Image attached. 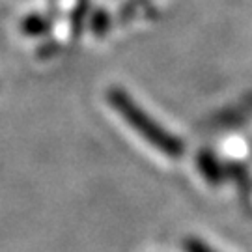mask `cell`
Listing matches in <instances>:
<instances>
[{"label":"cell","mask_w":252,"mask_h":252,"mask_svg":"<svg viewBox=\"0 0 252 252\" xmlns=\"http://www.w3.org/2000/svg\"><path fill=\"white\" fill-rule=\"evenodd\" d=\"M107 99L110 107L116 110L120 116L126 120L129 127H133L138 135L144 138L148 144H152L157 152L170 159H180L185 148L183 142L170 131H166L162 126H159L144 108L140 107L131 95H127L122 88H110L107 94Z\"/></svg>","instance_id":"cell-1"},{"label":"cell","mask_w":252,"mask_h":252,"mask_svg":"<svg viewBox=\"0 0 252 252\" xmlns=\"http://www.w3.org/2000/svg\"><path fill=\"white\" fill-rule=\"evenodd\" d=\"M198 168H200V172H202V176H204L209 183H213V185L220 183V180H222V168H220L219 161H217L209 152L200 153Z\"/></svg>","instance_id":"cell-2"},{"label":"cell","mask_w":252,"mask_h":252,"mask_svg":"<svg viewBox=\"0 0 252 252\" xmlns=\"http://www.w3.org/2000/svg\"><path fill=\"white\" fill-rule=\"evenodd\" d=\"M51 28V21L41 15H30V17L25 19L23 23V30L28 36H41V34H47Z\"/></svg>","instance_id":"cell-3"},{"label":"cell","mask_w":252,"mask_h":252,"mask_svg":"<svg viewBox=\"0 0 252 252\" xmlns=\"http://www.w3.org/2000/svg\"><path fill=\"white\" fill-rule=\"evenodd\" d=\"M90 25L95 36H105V32H107L108 27H110V17H108V13L105 9H99V11L94 13Z\"/></svg>","instance_id":"cell-4"},{"label":"cell","mask_w":252,"mask_h":252,"mask_svg":"<svg viewBox=\"0 0 252 252\" xmlns=\"http://www.w3.org/2000/svg\"><path fill=\"white\" fill-rule=\"evenodd\" d=\"M86 9H88V4L86 2H81L77 9L73 11L71 17V27H73V34H81L82 23H84V17H86Z\"/></svg>","instance_id":"cell-5"},{"label":"cell","mask_w":252,"mask_h":252,"mask_svg":"<svg viewBox=\"0 0 252 252\" xmlns=\"http://www.w3.org/2000/svg\"><path fill=\"white\" fill-rule=\"evenodd\" d=\"M144 4H148V0H129L126 6L120 9V17H122V21H129V19H133L136 11L142 8Z\"/></svg>","instance_id":"cell-6"},{"label":"cell","mask_w":252,"mask_h":252,"mask_svg":"<svg viewBox=\"0 0 252 252\" xmlns=\"http://www.w3.org/2000/svg\"><path fill=\"white\" fill-rule=\"evenodd\" d=\"M183 249H185V252H215L211 247H207V245H204L200 239H194V237L185 239Z\"/></svg>","instance_id":"cell-7"},{"label":"cell","mask_w":252,"mask_h":252,"mask_svg":"<svg viewBox=\"0 0 252 252\" xmlns=\"http://www.w3.org/2000/svg\"><path fill=\"white\" fill-rule=\"evenodd\" d=\"M56 53H58V43H47L45 47L39 49V56L41 58H51Z\"/></svg>","instance_id":"cell-8"}]
</instances>
